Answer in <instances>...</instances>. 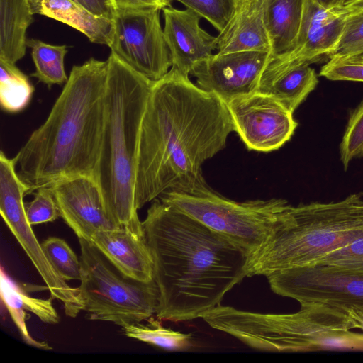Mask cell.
I'll return each mask as SVG.
<instances>
[{
	"mask_svg": "<svg viewBox=\"0 0 363 363\" xmlns=\"http://www.w3.org/2000/svg\"><path fill=\"white\" fill-rule=\"evenodd\" d=\"M235 132L225 104L176 67L153 82L142 121L135 185L138 210L163 193L209 188L202 165Z\"/></svg>",
	"mask_w": 363,
	"mask_h": 363,
	"instance_id": "cell-1",
	"label": "cell"
},
{
	"mask_svg": "<svg viewBox=\"0 0 363 363\" xmlns=\"http://www.w3.org/2000/svg\"><path fill=\"white\" fill-rule=\"evenodd\" d=\"M142 225L160 293L159 320L201 318L247 277L244 250L159 198Z\"/></svg>",
	"mask_w": 363,
	"mask_h": 363,
	"instance_id": "cell-2",
	"label": "cell"
},
{
	"mask_svg": "<svg viewBox=\"0 0 363 363\" xmlns=\"http://www.w3.org/2000/svg\"><path fill=\"white\" fill-rule=\"evenodd\" d=\"M108 70L107 60L94 57L72 67L47 119L13 157L26 194L63 179L94 177L104 125Z\"/></svg>",
	"mask_w": 363,
	"mask_h": 363,
	"instance_id": "cell-3",
	"label": "cell"
},
{
	"mask_svg": "<svg viewBox=\"0 0 363 363\" xmlns=\"http://www.w3.org/2000/svg\"><path fill=\"white\" fill-rule=\"evenodd\" d=\"M107 61L105 120L94 178L115 222L143 238L135 185L141 124L153 82L111 52Z\"/></svg>",
	"mask_w": 363,
	"mask_h": 363,
	"instance_id": "cell-4",
	"label": "cell"
},
{
	"mask_svg": "<svg viewBox=\"0 0 363 363\" xmlns=\"http://www.w3.org/2000/svg\"><path fill=\"white\" fill-rule=\"evenodd\" d=\"M363 238V196L291 206L287 220L248 256L247 277L312 265Z\"/></svg>",
	"mask_w": 363,
	"mask_h": 363,
	"instance_id": "cell-5",
	"label": "cell"
},
{
	"mask_svg": "<svg viewBox=\"0 0 363 363\" xmlns=\"http://www.w3.org/2000/svg\"><path fill=\"white\" fill-rule=\"evenodd\" d=\"M201 318L212 328L248 347L277 352H311L363 347V334L344 314L320 304H301L294 313L246 311L218 306Z\"/></svg>",
	"mask_w": 363,
	"mask_h": 363,
	"instance_id": "cell-6",
	"label": "cell"
},
{
	"mask_svg": "<svg viewBox=\"0 0 363 363\" xmlns=\"http://www.w3.org/2000/svg\"><path fill=\"white\" fill-rule=\"evenodd\" d=\"M83 311L90 320L124 328L156 314L160 293L155 281L143 282L121 273L91 241L79 238Z\"/></svg>",
	"mask_w": 363,
	"mask_h": 363,
	"instance_id": "cell-7",
	"label": "cell"
},
{
	"mask_svg": "<svg viewBox=\"0 0 363 363\" xmlns=\"http://www.w3.org/2000/svg\"><path fill=\"white\" fill-rule=\"evenodd\" d=\"M158 198L223 236L247 257L286 222L291 207L275 198L238 202L210 187L195 194L168 191Z\"/></svg>",
	"mask_w": 363,
	"mask_h": 363,
	"instance_id": "cell-8",
	"label": "cell"
},
{
	"mask_svg": "<svg viewBox=\"0 0 363 363\" xmlns=\"http://www.w3.org/2000/svg\"><path fill=\"white\" fill-rule=\"evenodd\" d=\"M275 294L300 304L330 307L363 330V274L334 266L313 264L266 276Z\"/></svg>",
	"mask_w": 363,
	"mask_h": 363,
	"instance_id": "cell-9",
	"label": "cell"
},
{
	"mask_svg": "<svg viewBox=\"0 0 363 363\" xmlns=\"http://www.w3.org/2000/svg\"><path fill=\"white\" fill-rule=\"evenodd\" d=\"M26 188L19 178L14 158L0 154V213L4 223L30 258L51 298L63 305L67 316L75 318L82 311L78 288H72L55 270L29 223L23 197Z\"/></svg>",
	"mask_w": 363,
	"mask_h": 363,
	"instance_id": "cell-10",
	"label": "cell"
},
{
	"mask_svg": "<svg viewBox=\"0 0 363 363\" xmlns=\"http://www.w3.org/2000/svg\"><path fill=\"white\" fill-rule=\"evenodd\" d=\"M157 8L116 10L109 47L121 61L152 82L164 77L172 66Z\"/></svg>",
	"mask_w": 363,
	"mask_h": 363,
	"instance_id": "cell-11",
	"label": "cell"
},
{
	"mask_svg": "<svg viewBox=\"0 0 363 363\" xmlns=\"http://www.w3.org/2000/svg\"><path fill=\"white\" fill-rule=\"evenodd\" d=\"M235 132L249 150L269 152L282 147L297 123L293 113L272 96L254 91L225 103Z\"/></svg>",
	"mask_w": 363,
	"mask_h": 363,
	"instance_id": "cell-12",
	"label": "cell"
},
{
	"mask_svg": "<svg viewBox=\"0 0 363 363\" xmlns=\"http://www.w3.org/2000/svg\"><path fill=\"white\" fill-rule=\"evenodd\" d=\"M350 9H326L306 0L298 35L286 52L271 57L261 74H274L330 58L340 38Z\"/></svg>",
	"mask_w": 363,
	"mask_h": 363,
	"instance_id": "cell-13",
	"label": "cell"
},
{
	"mask_svg": "<svg viewBox=\"0 0 363 363\" xmlns=\"http://www.w3.org/2000/svg\"><path fill=\"white\" fill-rule=\"evenodd\" d=\"M271 57L269 52L242 51L215 54L197 62L190 74L197 85L224 103L256 91L260 74Z\"/></svg>",
	"mask_w": 363,
	"mask_h": 363,
	"instance_id": "cell-14",
	"label": "cell"
},
{
	"mask_svg": "<svg viewBox=\"0 0 363 363\" xmlns=\"http://www.w3.org/2000/svg\"><path fill=\"white\" fill-rule=\"evenodd\" d=\"M60 217L78 238L91 241L99 231L119 228L108 213L94 177L76 176L50 185Z\"/></svg>",
	"mask_w": 363,
	"mask_h": 363,
	"instance_id": "cell-15",
	"label": "cell"
},
{
	"mask_svg": "<svg viewBox=\"0 0 363 363\" xmlns=\"http://www.w3.org/2000/svg\"><path fill=\"white\" fill-rule=\"evenodd\" d=\"M162 11L163 30L172 57V67L189 76L197 62L213 55L217 48L216 37L201 28V17L190 9L180 10L169 6Z\"/></svg>",
	"mask_w": 363,
	"mask_h": 363,
	"instance_id": "cell-16",
	"label": "cell"
},
{
	"mask_svg": "<svg viewBox=\"0 0 363 363\" xmlns=\"http://www.w3.org/2000/svg\"><path fill=\"white\" fill-rule=\"evenodd\" d=\"M218 54L264 51L272 46L264 18V0H239L234 12L216 37Z\"/></svg>",
	"mask_w": 363,
	"mask_h": 363,
	"instance_id": "cell-17",
	"label": "cell"
},
{
	"mask_svg": "<svg viewBox=\"0 0 363 363\" xmlns=\"http://www.w3.org/2000/svg\"><path fill=\"white\" fill-rule=\"evenodd\" d=\"M91 242L124 275L143 282L154 280L153 259L145 238L119 228L96 232Z\"/></svg>",
	"mask_w": 363,
	"mask_h": 363,
	"instance_id": "cell-18",
	"label": "cell"
},
{
	"mask_svg": "<svg viewBox=\"0 0 363 363\" xmlns=\"http://www.w3.org/2000/svg\"><path fill=\"white\" fill-rule=\"evenodd\" d=\"M33 14L53 18L80 31L94 43L111 46L113 20L94 15L74 0H28Z\"/></svg>",
	"mask_w": 363,
	"mask_h": 363,
	"instance_id": "cell-19",
	"label": "cell"
},
{
	"mask_svg": "<svg viewBox=\"0 0 363 363\" xmlns=\"http://www.w3.org/2000/svg\"><path fill=\"white\" fill-rule=\"evenodd\" d=\"M318 83L314 69L300 65L274 74H261L256 91L277 99L294 113Z\"/></svg>",
	"mask_w": 363,
	"mask_h": 363,
	"instance_id": "cell-20",
	"label": "cell"
},
{
	"mask_svg": "<svg viewBox=\"0 0 363 363\" xmlns=\"http://www.w3.org/2000/svg\"><path fill=\"white\" fill-rule=\"evenodd\" d=\"M306 0H264V18L271 42V57L294 45L301 26Z\"/></svg>",
	"mask_w": 363,
	"mask_h": 363,
	"instance_id": "cell-21",
	"label": "cell"
},
{
	"mask_svg": "<svg viewBox=\"0 0 363 363\" xmlns=\"http://www.w3.org/2000/svg\"><path fill=\"white\" fill-rule=\"evenodd\" d=\"M33 15L28 0H0V58L16 64L25 56Z\"/></svg>",
	"mask_w": 363,
	"mask_h": 363,
	"instance_id": "cell-22",
	"label": "cell"
},
{
	"mask_svg": "<svg viewBox=\"0 0 363 363\" xmlns=\"http://www.w3.org/2000/svg\"><path fill=\"white\" fill-rule=\"evenodd\" d=\"M27 47L31 48V56L35 71L30 74L38 82L50 89L53 85L67 82L64 60L68 50L65 45H55L38 39H27Z\"/></svg>",
	"mask_w": 363,
	"mask_h": 363,
	"instance_id": "cell-23",
	"label": "cell"
},
{
	"mask_svg": "<svg viewBox=\"0 0 363 363\" xmlns=\"http://www.w3.org/2000/svg\"><path fill=\"white\" fill-rule=\"evenodd\" d=\"M34 86L14 63L0 58V104L10 113L24 110L30 104Z\"/></svg>",
	"mask_w": 363,
	"mask_h": 363,
	"instance_id": "cell-24",
	"label": "cell"
},
{
	"mask_svg": "<svg viewBox=\"0 0 363 363\" xmlns=\"http://www.w3.org/2000/svg\"><path fill=\"white\" fill-rule=\"evenodd\" d=\"M146 321L149 323H139L123 328L124 334L128 337L169 351L183 352L194 346L191 334L166 328L153 319V316Z\"/></svg>",
	"mask_w": 363,
	"mask_h": 363,
	"instance_id": "cell-25",
	"label": "cell"
},
{
	"mask_svg": "<svg viewBox=\"0 0 363 363\" xmlns=\"http://www.w3.org/2000/svg\"><path fill=\"white\" fill-rule=\"evenodd\" d=\"M41 246L58 274L67 280H80L81 262L67 242L60 238L50 237Z\"/></svg>",
	"mask_w": 363,
	"mask_h": 363,
	"instance_id": "cell-26",
	"label": "cell"
},
{
	"mask_svg": "<svg viewBox=\"0 0 363 363\" xmlns=\"http://www.w3.org/2000/svg\"><path fill=\"white\" fill-rule=\"evenodd\" d=\"M18 287L1 270V293L2 301L4 303L13 321L18 328L23 340L28 345L35 347L51 350L52 347L45 342L35 340L30 335L26 325L27 314L21 306L18 294Z\"/></svg>",
	"mask_w": 363,
	"mask_h": 363,
	"instance_id": "cell-27",
	"label": "cell"
},
{
	"mask_svg": "<svg viewBox=\"0 0 363 363\" xmlns=\"http://www.w3.org/2000/svg\"><path fill=\"white\" fill-rule=\"evenodd\" d=\"M361 55H363V10H350L346 17L340 38L329 60Z\"/></svg>",
	"mask_w": 363,
	"mask_h": 363,
	"instance_id": "cell-28",
	"label": "cell"
},
{
	"mask_svg": "<svg viewBox=\"0 0 363 363\" xmlns=\"http://www.w3.org/2000/svg\"><path fill=\"white\" fill-rule=\"evenodd\" d=\"M345 169L354 158L363 155V100L351 114L340 145Z\"/></svg>",
	"mask_w": 363,
	"mask_h": 363,
	"instance_id": "cell-29",
	"label": "cell"
},
{
	"mask_svg": "<svg viewBox=\"0 0 363 363\" xmlns=\"http://www.w3.org/2000/svg\"><path fill=\"white\" fill-rule=\"evenodd\" d=\"M207 20L219 32L231 18L239 0H176Z\"/></svg>",
	"mask_w": 363,
	"mask_h": 363,
	"instance_id": "cell-30",
	"label": "cell"
},
{
	"mask_svg": "<svg viewBox=\"0 0 363 363\" xmlns=\"http://www.w3.org/2000/svg\"><path fill=\"white\" fill-rule=\"evenodd\" d=\"M25 208L27 219L31 225L53 222L60 217L50 186L36 189L34 199L25 205Z\"/></svg>",
	"mask_w": 363,
	"mask_h": 363,
	"instance_id": "cell-31",
	"label": "cell"
},
{
	"mask_svg": "<svg viewBox=\"0 0 363 363\" xmlns=\"http://www.w3.org/2000/svg\"><path fill=\"white\" fill-rule=\"evenodd\" d=\"M313 264L334 266L363 274V238L326 255Z\"/></svg>",
	"mask_w": 363,
	"mask_h": 363,
	"instance_id": "cell-32",
	"label": "cell"
},
{
	"mask_svg": "<svg viewBox=\"0 0 363 363\" xmlns=\"http://www.w3.org/2000/svg\"><path fill=\"white\" fill-rule=\"evenodd\" d=\"M320 75L334 81L363 82V62L333 57L322 67Z\"/></svg>",
	"mask_w": 363,
	"mask_h": 363,
	"instance_id": "cell-33",
	"label": "cell"
},
{
	"mask_svg": "<svg viewBox=\"0 0 363 363\" xmlns=\"http://www.w3.org/2000/svg\"><path fill=\"white\" fill-rule=\"evenodd\" d=\"M18 294L22 307L25 311H30L37 315L43 322L48 324H56L60 317L52 306L51 299H41L31 297L18 287Z\"/></svg>",
	"mask_w": 363,
	"mask_h": 363,
	"instance_id": "cell-34",
	"label": "cell"
},
{
	"mask_svg": "<svg viewBox=\"0 0 363 363\" xmlns=\"http://www.w3.org/2000/svg\"><path fill=\"white\" fill-rule=\"evenodd\" d=\"M116 10L130 11L157 8L162 10L170 6V0H113Z\"/></svg>",
	"mask_w": 363,
	"mask_h": 363,
	"instance_id": "cell-35",
	"label": "cell"
},
{
	"mask_svg": "<svg viewBox=\"0 0 363 363\" xmlns=\"http://www.w3.org/2000/svg\"><path fill=\"white\" fill-rule=\"evenodd\" d=\"M95 16L113 20L116 9L113 0H74Z\"/></svg>",
	"mask_w": 363,
	"mask_h": 363,
	"instance_id": "cell-36",
	"label": "cell"
},
{
	"mask_svg": "<svg viewBox=\"0 0 363 363\" xmlns=\"http://www.w3.org/2000/svg\"><path fill=\"white\" fill-rule=\"evenodd\" d=\"M322 7L330 9L336 6H340L344 4L346 0H313Z\"/></svg>",
	"mask_w": 363,
	"mask_h": 363,
	"instance_id": "cell-37",
	"label": "cell"
},
{
	"mask_svg": "<svg viewBox=\"0 0 363 363\" xmlns=\"http://www.w3.org/2000/svg\"><path fill=\"white\" fill-rule=\"evenodd\" d=\"M343 6L350 10H363V0H346Z\"/></svg>",
	"mask_w": 363,
	"mask_h": 363,
	"instance_id": "cell-38",
	"label": "cell"
},
{
	"mask_svg": "<svg viewBox=\"0 0 363 363\" xmlns=\"http://www.w3.org/2000/svg\"><path fill=\"white\" fill-rule=\"evenodd\" d=\"M350 60L363 62V55L346 58Z\"/></svg>",
	"mask_w": 363,
	"mask_h": 363,
	"instance_id": "cell-39",
	"label": "cell"
},
{
	"mask_svg": "<svg viewBox=\"0 0 363 363\" xmlns=\"http://www.w3.org/2000/svg\"><path fill=\"white\" fill-rule=\"evenodd\" d=\"M170 1H172V0H170Z\"/></svg>",
	"mask_w": 363,
	"mask_h": 363,
	"instance_id": "cell-40",
	"label": "cell"
}]
</instances>
